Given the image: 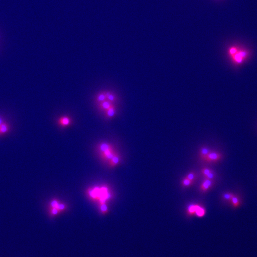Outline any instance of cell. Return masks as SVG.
Instances as JSON below:
<instances>
[{
    "label": "cell",
    "mask_w": 257,
    "mask_h": 257,
    "mask_svg": "<svg viewBox=\"0 0 257 257\" xmlns=\"http://www.w3.org/2000/svg\"><path fill=\"white\" fill-rule=\"evenodd\" d=\"M10 130L9 125L6 122H4L0 125V135H4L7 133Z\"/></svg>",
    "instance_id": "14"
},
{
    "label": "cell",
    "mask_w": 257,
    "mask_h": 257,
    "mask_svg": "<svg viewBox=\"0 0 257 257\" xmlns=\"http://www.w3.org/2000/svg\"><path fill=\"white\" fill-rule=\"evenodd\" d=\"M116 109L115 105L113 104L109 109L105 111V118L107 119H111L116 114Z\"/></svg>",
    "instance_id": "8"
},
{
    "label": "cell",
    "mask_w": 257,
    "mask_h": 257,
    "mask_svg": "<svg viewBox=\"0 0 257 257\" xmlns=\"http://www.w3.org/2000/svg\"><path fill=\"white\" fill-rule=\"evenodd\" d=\"M194 183V182L191 181L188 178L185 177L181 181V185L182 187L185 188L190 187Z\"/></svg>",
    "instance_id": "18"
},
{
    "label": "cell",
    "mask_w": 257,
    "mask_h": 257,
    "mask_svg": "<svg viewBox=\"0 0 257 257\" xmlns=\"http://www.w3.org/2000/svg\"><path fill=\"white\" fill-rule=\"evenodd\" d=\"M71 123V119L68 116H61L58 120V124L62 127L69 126Z\"/></svg>",
    "instance_id": "6"
},
{
    "label": "cell",
    "mask_w": 257,
    "mask_h": 257,
    "mask_svg": "<svg viewBox=\"0 0 257 257\" xmlns=\"http://www.w3.org/2000/svg\"><path fill=\"white\" fill-rule=\"evenodd\" d=\"M89 194L92 198L98 199L100 203H105L106 201L111 197L106 187L101 188H95L94 189H91L89 190Z\"/></svg>",
    "instance_id": "1"
},
{
    "label": "cell",
    "mask_w": 257,
    "mask_h": 257,
    "mask_svg": "<svg viewBox=\"0 0 257 257\" xmlns=\"http://www.w3.org/2000/svg\"><path fill=\"white\" fill-rule=\"evenodd\" d=\"M211 151V150H210V148L206 147L201 148L200 150V156L201 160L203 161L206 156H207Z\"/></svg>",
    "instance_id": "12"
},
{
    "label": "cell",
    "mask_w": 257,
    "mask_h": 257,
    "mask_svg": "<svg viewBox=\"0 0 257 257\" xmlns=\"http://www.w3.org/2000/svg\"><path fill=\"white\" fill-rule=\"evenodd\" d=\"M238 49H239V48L237 46H232V47H230L228 50V55L230 57L234 55L237 52Z\"/></svg>",
    "instance_id": "20"
},
{
    "label": "cell",
    "mask_w": 257,
    "mask_h": 257,
    "mask_svg": "<svg viewBox=\"0 0 257 257\" xmlns=\"http://www.w3.org/2000/svg\"><path fill=\"white\" fill-rule=\"evenodd\" d=\"M222 158V155L220 152L211 151L206 156L203 161L207 163H216L220 161Z\"/></svg>",
    "instance_id": "4"
},
{
    "label": "cell",
    "mask_w": 257,
    "mask_h": 257,
    "mask_svg": "<svg viewBox=\"0 0 257 257\" xmlns=\"http://www.w3.org/2000/svg\"><path fill=\"white\" fill-rule=\"evenodd\" d=\"M50 208H54L59 210L61 212L66 209L65 205L61 204L57 200H53L50 202Z\"/></svg>",
    "instance_id": "9"
},
{
    "label": "cell",
    "mask_w": 257,
    "mask_h": 257,
    "mask_svg": "<svg viewBox=\"0 0 257 257\" xmlns=\"http://www.w3.org/2000/svg\"><path fill=\"white\" fill-rule=\"evenodd\" d=\"M250 55L249 51L247 50L239 48L237 52L231 58L232 62L237 65H240L243 64Z\"/></svg>",
    "instance_id": "2"
},
{
    "label": "cell",
    "mask_w": 257,
    "mask_h": 257,
    "mask_svg": "<svg viewBox=\"0 0 257 257\" xmlns=\"http://www.w3.org/2000/svg\"><path fill=\"white\" fill-rule=\"evenodd\" d=\"M106 100V91H101L98 94L96 97V101L98 104Z\"/></svg>",
    "instance_id": "15"
},
{
    "label": "cell",
    "mask_w": 257,
    "mask_h": 257,
    "mask_svg": "<svg viewBox=\"0 0 257 257\" xmlns=\"http://www.w3.org/2000/svg\"><path fill=\"white\" fill-rule=\"evenodd\" d=\"M4 122V120H3V118L0 117V125H1V124H3Z\"/></svg>",
    "instance_id": "25"
},
{
    "label": "cell",
    "mask_w": 257,
    "mask_h": 257,
    "mask_svg": "<svg viewBox=\"0 0 257 257\" xmlns=\"http://www.w3.org/2000/svg\"><path fill=\"white\" fill-rule=\"evenodd\" d=\"M197 204H191L188 207L187 210V213L189 216H192L195 213L196 208H197Z\"/></svg>",
    "instance_id": "17"
},
{
    "label": "cell",
    "mask_w": 257,
    "mask_h": 257,
    "mask_svg": "<svg viewBox=\"0 0 257 257\" xmlns=\"http://www.w3.org/2000/svg\"><path fill=\"white\" fill-rule=\"evenodd\" d=\"M60 212H61V211H60L59 210L57 209V208H50V215H51V216H56V215H57Z\"/></svg>",
    "instance_id": "24"
},
{
    "label": "cell",
    "mask_w": 257,
    "mask_h": 257,
    "mask_svg": "<svg viewBox=\"0 0 257 257\" xmlns=\"http://www.w3.org/2000/svg\"><path fill=\"white\" fill-rule=\"evenodd\" d=\"M185 177H186V178H188V179L191 180V181H194V182H195V180H196V174L194 172H190L188 174L186 175Z\"/></svg>",
    "instance_id": "23"
},
{
    "label": "cell",
    "mask_w": 257,
    "mask_h": 257,
    "mask_svg": "<svg viewBox=\"0 0 257 257\" xmlns=\"http://www.w3.org/2000/svg\"><path fill=\"white\" fill-rule=\"evenodd\" d=\"M206 214V210L202 206H200V205L197 204V208L195 215L198 217H203Z\"/></svg>",
    "instance_id": "11"
},
{
    "label": "cell",
    "mask_w": 257,
    "mask_h": 257,
    "mask_svg": "<svg viewBox=\"0 0 257 257\" xmlns=\"http://www.w3.org/2000/svg\"><path fill=\"white\" fill-rule=\"evenodd\" d=\"M100 208L101 211L103 214L107 213L108 212L107 206L105 203H100Z\"/></svg>",
    "instance_id": "22"
},
{
    "label": "cell",
    "mask_w": 257,
    "mask_h": 257,
    "mask_svg": "<svg viewBox=\"0 0 257 257\" xmlns=\"http://www.w3.org/2000/svg\"><path fill=\"white\" fill-rule=\"evenodd\" d=\"M99 148L103 158L108 161L116 153L112 146L107 143L101 144L99 145Z\"/></svg>",
    "instance_id": "3"
},
{
    "label": "cell",
    "mask_w": 257,
    "mask_h": 257,
    "mask_svg": "<svg viewBox=\"0 0 257 257\" xmlns=\"http://www.w3.org/2000/svg\"><path fill=\"white\" fill-rule=\"evenodd\" d=\"M201 173L203 175L205 178L213 180L215 177V174L212 170L208 168H203L201 169Z\"/></svg>",
    "instance_id": "7"
},
{
    "label": "cell",
    "mask_w": 257,
    "mask_h": 257,
    "mask_svg": "<svg viewBox=\"0 0 257 257\" xmlns=\"http://www.w3.org/2000/svg\"><path fill=\"white\" fill-rule=\"evenodd\" d=\"M213 185V180L205 178L200 186V190L202 192H207L208 190L212 187Z\"/></svg>",
    "instance_id": "5"
},
{
    "label": "cell",
    "mask_w": 257,
    "mask_h": 257,
    "mask_svg": "<svg viewBox=\"0 0 257 257\" xmlns=\"http://www.w3.org/2000/svg\"><path fill=\"white\" fill-rule=\"evenodd\" d=\"M106 100L114 104L117 100L116 95L111 91H106Z\"/></svg>",
    "instance_id": "16"
},
{
    "label": "cell",
    "mask_w": 257,
    "mask_h": 257,
    "mask_svg": "<svg viewBox=\"0 0 257 257\" xmlns=\"http://www.w3.org/2000/svg\"><path fill=\"white\" fill-rule=\"evenodd\" d=\"M114 104L108 101H105L99 104V107L100 110L105 111L106 110L109 109V108Z\"/></svg>",
    "instance_id": "13"
},
{
    "label": "cell",
    "mask_w": 257,
    "mask_h": 257,
    "mask_svg": "<svg viewBox=\"0 0 257 257\" xmlns=\"http://www.w3.org/2000/svg\"><path fill=\"white\" fill-rule=\"evenodd\" d=\"M232 203V206L234 208H236L240 206V200L238 196L234 195L231 201Z\"/></svg>",
    "instance_id": "19"
},
{
    "label": "cell",
    "mask_w": 257,
    "mask_h": 257,
    "mask_svg": "<svg viewBox=\"0 0 257 257\" xmlns=\"http://www.w3.org/2000/svg\"><path fill=\"white\" fill-rule=\"evenodd\" d=\"M234 195V194L232 193H231V192H226V193L223 194L222 197H223L224 200H225V201H231V198L233 197V196Z\"/></svg>",
    "instance_id": "21"
},
{
    "label": "cell",
    "mask_w": 257,
    "mask_h": 257,
    "mask_svg": "<svg viewBox=\"0 0 257 257\" xmlns=\"http://www.w3.org/2000/svg\"><path fill=\"white\" fill-rule=\"evenodd\" d=\"M120 157L117 153H115L112 158L109 161V166L111 167H114L120 162Z\"/></svg>",
    "instance_id": "10"
}]
</instances>
